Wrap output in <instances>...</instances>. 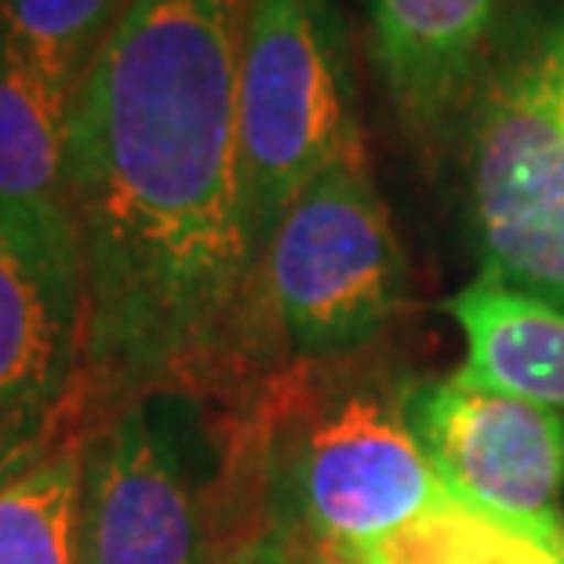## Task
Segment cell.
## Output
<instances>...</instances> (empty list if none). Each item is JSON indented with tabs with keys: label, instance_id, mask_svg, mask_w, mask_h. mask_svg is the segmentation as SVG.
<instances>
[{
	"label": "cell",
	"instance_id": "cell-1",
	"mask_svg": "<svg viewBox=\"0 0 564 564\" xmlns=\"http://www.w3.org/2000/svg\"><path fill=\"white\" fill-rule=\"evenodd\" d=\"M248 0H131L66 117L80 419L153 390L251 401L278 376L241 167Z\"/></svg>",
	"mask_w": 564,
	"mask_h": 564
},
{
	"label": "cell",
	"instance_id": "cell-2",
	"mask_svg": "<svg viewBox=\"0 0 564 564\" xmlns=\"http://www.w3.org/2000/svg\"><path fill=\"white\" fill-rule=\"evenodd\" d=\"M267 518V390H153L84 426L80 564H212Z\"/></svg>",
	"mask_w": 564,
	"mask_h": 564
},
{
	"label": "cell",
	"instance_id": "cell-3",
	"mask_svg": "<svg viewBox=\"0 0 564 564\" xmlns=\"http://www.w3.org/2000/svg\"><path fill=\"white\" fill-rule=\"evenodd\" d=\"M481 273L564 303V0L521 11L466 106Z\"/></svg>",
	"mask_w": 564,
	"mask_h": 564
},
{
	"label": "cell",
	"instance_id": "cell-4",
	"mask_svg": "<svg viewBox=\"0 0 564 564\" xmlns=\"http://www.w3.org/2000/svg\"><path fill=\"white\" fill-rule=\"evenodd\" d=\"M267 496L281 524L321 554L376 543L448 496L408 423V390L267 387Z\"/></svg>",
	"mask_w": 564,
	"mask_h": 564
},
{
	"label": "cell",
	"instance_id": "cell-5",
	"mask_svg": "<svg viewBox=\"0 0 564 564\" xmlns=\"http://www.w3.org/2000/svg\"><path fill=\"white\" fill-rule=\"evenodd\" d=\"M273 350L321 365L368 346L408 303V259L368 150L335 161L273 226L259 267Z\"/></svg>",
	"mask_w": 564,
	"mask_h": 564
},
{
	"label": "cell",
	"instance_id": "cell-6",
	"mask_svg": "<svg viewBox=\"0 0 564 564\" xmlns=\"http://www.w3.org/2000/svg\"><path fill=\"white\" fill-rule=\"evenodd\" d=\"M237 124L248 215L262 251L324 167L365 150L339 0H248Z\"/></svg>",
	"mask_w": 564,
	"mask_h": 564
},
{
	"label": "cell",
	"instance_id": "cell-7",
	"mask_svg": "<svg viewBox=\"0 0 564 564\" xmlns=\"http://www.w3.org/2000/svg\"><path fill=\"white\" fill-rule=\"evenodd\" d=\"M408 423L452 499L564 546V412L459 368L408 390Z\"/></svg>",
	"mask_w": 564,
	"mask_h": 564
},
{
	"label": "cell",
	"instance_id": "cell-8",
	"mask_svg": "<svg viewBox=\"0 0 564 564\" xmlns=\"http://www.w3.org/2000/svg\"><path fill=\"white\" fill-rule=\"evenodd\" d=\"M518 0H365L368 47L401 121L430 135L466 113Z\"/></svg>",
	"mask_w": 564,
	"mask_h": 564
},
{
	"label": "cell",
	"instance_id": "cell-9",
	"mask_svg": "<svg viewBox=\"0 0 564 564\" xmlns=\"http://www.w3.org/2000/svg\"><path fill=\"white\" fill-rule=\"evenodd\" d=\"M66 117V95L0 44V226L47 267L80 281Z\"/></svg>",
	"mask_w": 564,
	"mask_h": 564
},
{
	"label": "cell",
	"instance_id": "cell-10",
	"mask_svg": "<svg viewBox=\"0 0 564 564\" xmlns=\"http://www.w3.org/2000/svg\"><path fill=\"white\" fill-rule=\"evenodd\" d=\"M84 288L0 226V404L80 401Z\"/></svg>",
	"mask_w": 564,
	"mask_h": 564
},
{
	"label": "cell",
	"instance_id": "cell-11",
	"mask_svg": "<svg viewBox=\"0 0 564 564\" xmlns=\"http://www.w3.org/2000/svg\"><path fill=\"white\" fill-rule=\"evenodd\" d=\"M444 310L463 332V371L564 412V303L477 273Z\"/></svg>",
	"mask_w": 564,
	"mask_h": 564
},
{
	"label": "cell",
	"instance_id": "cell-12",
	"mask_svg": "<svg viewBox=\"0 0 564 564\" xmlns=\"http://www.w3.org/2000/svg\"><path fill=\"white\" fill-rule=\"evenodd\" d=\"M350 564H557L564 546L444 496L398 532L343 550Z\"/></svg>",
	"mask_w": 564,
	"mask_h": 564
},
{
	"label": "cell",
	"instance_id": "cell-13",
	"mask_svg": "<svg viewBox=\"0 0 564 564\" xmlns=\"http://www.w3.org/2000/svg\"><path fill=\"white\" fill-rule=\"evenodd\" d=\"M84 426L0 491V564H80Z\"/></svg>",
	"mask_w": 564,
	"mask_h": 564
},
{
	"label": "cell",
	"instance_id": "cell-14",
	"mask_svg": "<svg viewBox=\"0 0 564 564\" xmlns=\"http://www.w3.org/2000/svg\"><path fill=\"white\" fill-rule=\"evenodd\" d=\"M131 0H0V44L74 102Z\"/></svg>",
	"mask_w": 564,
	"mask_h": 564
},
{
	"label": "cell",
	"instance_id": "cell-15",
	"mask_svg": "<svg viewBox=\"0 0 564 564\" xmlns=\"http://www.w3.org/2000/svg\"><path fill=\"white\" fill-rule=\"evenodd\" d=\"M80 426V401L0 404V491L11 481H19L26 470H33L41 459H47Z\"/></svg>",
	"mask_w": 564,
	"mask_h": 564
},
{
	"label": "cell",
	"instance_id": "cell-16",
	"mask_svg": "<svg viewBox=\"0 0 564 564\" xmlns=\"http://www.w3.org/2000/svg\"><path fill=\"white\" fill-rule=\"evenodd\" d=\"M321 550H310L292 528L281 524L278 518L262 521L248 539H241L237 546H230L226 554H219L212 564H310V557Z\"/></svg>",
	"mask_w": 564,
	"mask_h": 564
},
{
	"label": "cell",
	"instance_id": "cell-17",
	"mask_svg": "<svg viewBox=\"0 0 564 564\" xmlns=\"http://www.w3.org/2000/svg\"><path fill=\"white\" fill-rule=\"evenodd\" d=\"M310 564H350V561H346L343 554H314Z\"/></svg>",
	"mask_w": 564,
	"mask_h": 564
}]
</instances>
